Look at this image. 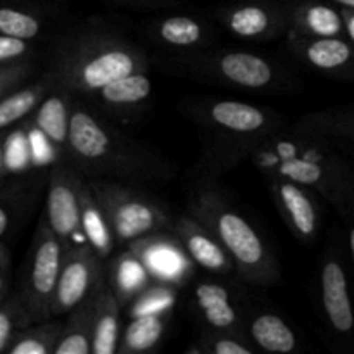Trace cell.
I'll use <instances>...</instances> for the list:
<instances>
[{
  "label": "cell",
  "mask_w": 354,
  "mask_h": 354,
  "mask_svg": "<svg viewBox=\"0 0 354 354\" xmlns=\"http://www.w3.org/2000/svg\"><path fill=\"white\" fill-rule=\"evenodd\" d=\"M152 80L149 71L131 73L113 80L93 95L85 99L88 104H95L93 109L106 113L120 120H133L135 116L147 109L152 99Z\"/></svg>",
  "instance_id": "2e32d148"
},
{
  "label": "cell",
  "mask_w": 354,
  "mask_h": 354,
  "mask_svg": "<svg viewBox=\"0 0 354 354\" xmlns=\"http://www.w3.org/2000/svg\"><path fill=\"white\" fill-rule=\"evenodd\" d=\"M106 279L121 308L127 306L135 296L142 292L152 279L145 272L144 265L128 248L106 261Z\"/></svg>",
  "instance_id": "d4e9b609"
},
{
  "label": "cell",
  "mask_w": 354,
  "mask_h": 354,
  "mask_svg": "<svg viewBox=\"0 0 354 354\" xmlns=\"http://www.w3.org/2000/svg\"><path fill=\"white\" fill-rule=\"evenodd\" d=\"M113 2L123 3V6L130 7H165V6H173L178 0H113Z\"/></svg>",
  "instance_id": "f35d334b"
},
{
  "label": "cell",
  "mask_w": 354,
  "mask_h": 354,
  "mask_svg": "<svg viewBox=\"0 0 354 354\" xmlns=\"http://www.w3.org/2000/svg\"><path fill=\"white\" fill-rule=\"evenodd\" d=\"M82 232L86 244L106 263L113 256L116 242L106 214L93 197L90 187L86 185V180L82 190Z\"/></svg>",
  "instance_id": "4316f807"
},
{
  "label": "cell",
  "mask_w": 354,
  "mask_h": 354,
  "mask_svg": "<svg viewBox=\"0 0 354 354\" xmlns=\"http://www.w3.org/2000/svg\"><path fill=\"white\" fill-rule=\"evenodd\" d=\"M64 156L85 178L144 185L166 182L175 169L158 152L118 130L85 99L75 97Z\"/></svg>",
  "instance_id": "6da1fadb"
},
{
  "label": "cell",
  "mask_w": 354,
  "mask_h": 354,
  "mask_svg": "<svg viewBox=\"0 0 354 354\" xmlns=\"http://www.w3.org/2000/svg\"><path fill=\"white\" fill-rule=\"evenodd\" d=\"M75 93L55 83L31 114V127L48 142L57 156H64Z\"/></svg>",
  "instance_id": "d6986e66"
},
{
  "label": "cell",
  "mask_w": 354,
  "mask_h": 354,
  "mask_svg": "<svg viewBox=\"0 0 354 354\" xmlns=\"http://www.w3.org/2000/svg\"><path fill=\"white\" fill-rule=\"evenodd\" d=\"M173 313H152L131 317V322L123 328L118 353L140 354L149 353L159 346L168 330Z\"/></svg>",
  "instance_id": "484cf974"
},
{
  "label": "cell",
  "mask_w": 354,
  "mask_h": 354,
  "mask_svg": "<svg viewBox=\"0 0 354 354\" xmlns=\"http://www.w3.org/2000/svg\"><path fill=\"white\" fill-rule=\"evenodd\" d=\"M3 137L0 135V178H2L3 171H6V152H3Z\"/></svg>",
  "instance_id": "60d3db41"
},
{
  "label": "cell",
  "mask_w": 354,
  "mask_h": 354,
  "mask_svg": "<svg viewBox=\"0 0 354 354\" xmlns=\"http://www.w3.org/2000/svg\"><path fill=\"white\" fill-rule=\"evenodd\" d=\"M332 2L337 7H341V9L354 10V0H332Z\"/></svg>",
  "instance_id": "b9f144b4"
},
{
  "label": "cell",
  "mask_w": 354,
  "mask_h": 354,
  "mask_svg": "<svg viewBox=\"0 0 354 354\" xmlns=\"http://www.w3.org/2000/svg\"><path fill=\"white\" fill-rule=\"evenodd\" d=\"M55 83L57 82L54 76L47 69H44L40 75L28 80L26 83L7 93L0 100V131L31 116L33 111L40 106L44 97L54 88Z\"/></svg>",
  "instance_id": "cb8c5ba5"
},
{
  "label": "cell",
  "mask_w": 354,
  "mask_h": 354,
  "mask_svg": "<svg viewBox=\"0 0 354 354\" xmlns=\"http://www.w3.org/2000/svg\"><path fill=\"white\" fill-rule=\"evenodd\" d=\"M341 9V7H339ZM342 21H344V33L349 40L354 41V10L341 9Z\"/></svg>",
  "instance_id": "ab89813d"
},
{
  "label": "cell",
  "mask_w": 354,
  "mask_h": 354,
  "mask_svg": "<svg viewBox=\"0 0 354 354\" xmlns=\"http://www.w3.org/2000/svg\"><path fill=\"white\" fill-rule=\"evenodd\" d=\"M156 282L182 289L196 275V265L171 232H156L127 245Z\"/></svg>",
  "instance_id": "7c38bea8"
},
{
  "label": "cell",
  "mask_w": 354,
  "mask_h": 354,
  "mask_svg": "<svg viewBox=\"0 0 354 354\" xmlns=\"http://www.w3.org/2000/svg\"><path fill=\"white\" fill-rule=\"evenodd\" d=\"M35 76H37V64L33 59L0 66V100Z\"/></svg>",
  "instance_id": "e575fe53"
},
{
  "label": "cell",
  "mask_w": 354,
  "mask_h": 354,
  "mask_svg": "<svg viewBox=\"0 0 354 354\" xmlns=\"http://www.w3.org/2000/svg\"><path fill=\"white\" fill-rule=\"evenodd\" d=\"M178 64L194 75L245 92L290 93L299 86L279 61L249 50H203L182 55Z\"/></svg>",
  "instance_id": "8992f818"
},
{
  "label": "cell",
  "mask_w": 354,
  "mask_h": 354,
  "mask_svg": "<svg viewBox=\"0 0 354 354\" xmlns=\"http://www.w3.org/2000/svg\"><path fill=\"white\" fill-rule=\"evenodd\" d=\"M106 275V263L86 242L71 245L62 254L57 286L52 301V318L66 317L88 299Z\"/></svg>",
  "instance_id": "30bf717a"
},
{
  "label": "cell",
  "mask_w": 354,
  "mask_h": 354,
  "mask_svg": "<svg viewBox=\"0 0 354 354\" xmlns=\"http://www.w3.org/2000/svg\"><path fill=\"white\" fill-rule=\"evenodd\" d=\"M30 189L31 183L24 182V185L21 183V185L16 187L12 196L2 197V199H0V239L9 232L16 211H19V207L24 206V204L28 203V199H30V197H28Z\"/></svg>",
  "instance_id": "d590c367"
},
{
  "label": "cell",
  "mask_w": 354,
  "mask_h": 354,
  "mask_svg": "<svg viewBox=\"0 0 354 354\" xmlns=\"http://www.w3.org/2000/svg\"><path fill=\"white\" fill-rule=\"evenodd\" d=\"M189 214L209 228L244 282L258 287H273L280 282L279 259L265 239L216 189L196 190L189 201Z\"/></svg>",
  "instance_id": "5b68a950"
},
{
  "label": "cell",
  "mask_w": 354,
  "mask_h": 354,
  "mask_svg": "<svg viewBox=\"0 0 354 354\" xmlns=\"http://www.w3.org/2000/svg\"><path fill=\"white\" fill-rule=\"evenodd\" d=\"M244 330L258 351L289 354L299 346L292 327L272 311H259L245 318Z\"/></svg>",
  "instance_id": "603a6c76"
},
{
  "label": "cell",
  "mask_w": 354,
  "mask_h": 354,
  "mask_svg": "<svg viewBox=\"0 0 354 354\" xmlns=\"http://www.w3.org/2000/svg\"><path fill=\"white\" fill-rule=\"evenodd\" d=\"M203 137L209 173L221 175L248 161L252 149L286 127L280 113L232 99H199L185 106Z\"/></svg>",
  "instance_id": "277c9868"
},
{
  "label": "cell",
  "mask_w": 354,
  "mask_h": 354,
  "mask_svg": "<svg viewBox=\"0 0 354 354\" xmlns=\"http://www.w3.org/2000/svg\"><path fill=\"white\" fill-rule=\"evenodd\" d=\"M349 249H351V258H353V266H354V225L349 232Z\"/></svg>",
  "instance_id": "7bdbcfd3"
},
{
  "label": "cell",
  "mask_w": 354,
  "mask_h": 354,
  "mask_svg": "<svg viewBox=\"0 0 354 354\" xmlns=\"http://www.w3.org/2000/svg\"><path fill=\"white\" fill-rule=\"evenodd\" d=\"M35 50L37 48H35V45L31 41L7 37V35H0V66L33 59Z\"/></svg>",
  "instance_id": "8d00e7d4"
},
{
  "label": "cell",
  "mask_w": 354,
  "mask_h": 354,
  "mask_svg": "<svg viewBox=\"0 0 354 354\" xmlns=\"http://www.w3.org/2000/svg\"><path fill=\"white\" fill-rule=\"evenodd\" d=\"M93 294L66 315L52 354H92Z\"/></svg>",
  "instance_id": "83f0119b"
},
{
  "label": "cell",
  "mask_w": 354,
  "mask_h": 354,
  "mask_svg": "<svg viewBox=\"0 0 354 354\" xmlns=\"http://www.w3.org/2000/svg\"><path fill=\"white\" fill-rule=\"evenodd\" d=\"M297 127L322 135L332 144H341L354 152V109H327L308 113Z\"/></svg>",
  "instance_id": "f1b7e54d"
},
{
  "label": "cell",
  "mask_w": 354,
  "mask_h": 354,
  "mask_svg": "<svg viewBox=\"0 0 354 354\" xmlns=\"http://www.w3.org/2000/svg\"><path fill=\"white\" fill-rule=\"evenodd\" d=\"M192 308L209 330L245 335V311L237 294L216 280H203L194 287Z\"/></svg>",
  "instance_id": "9a60e30c"
},
{
  "label": "cell",
  "mask_w": 354,
  "mask_h": 354,
  "mask_svg": "<svg viewBox=\"0 0 354 354\" xmlns=\"http://www.w3.org/2000/svg\"><path fill=\"white\" fill-rule=\"evenodd\" d=\"M62 324L55 320L37 322L28 327L21 328L10 344L7 346L6 353L9 354H52L54 353L57 339L61 335Z\"/></svg>",
  "instance_id": "4dcf8cb0"
},
{
  "label": "cell",
  "mask_w": 354,
  "mask_h": 354,
  "mask_svg": "<svg viewBox=\"0 0 354 354\" xmlns=\"http://www.w3.org/2000/svg\"><path fill=\"white\" fill-rule=\"evenodd\" d=\"M62 254L64 248L61 241L55 237L41 214L24 263L21 289L17 292L35 324L52 318V301L57 286Z\"/></svg>",
  "instance_id": "ba28073f"
},
{
  "label": "cell",
  "mask_w": 354,
  "mask_h": 354,
  "mask_svg": "<svg viewBox=\"0 0 354 354\" xmlns=\"http://www.w3.org/2000/svg\"><path fill=\"white\" fill-rule=\"evenodd\" d=\"M216 17L235 38L258 44L286 38L289 31L286 2L275 0H242L221 7Z\"/></svg>",
  "instance_id": "8fae6325"
},
{
  "label": "cell",
  "mask_w": 354,
  "mask_h": 354,
  "mask_svg": "<svg viewBox=\"0 0 354 354\" xmlns=\"http://www.w3.org/2000/svg\"><path fill=\"white\" fill-rule=\"evenodd\" d=\"M9 272H10V261H9V252L3 244H0V299L3 297L9 283Z\"/></svg>",
  "instance_id": "74e56055"
},
{
  "label": "cell",
  "mask_w": 354,
  "mask_h": 354,
  "mask_svg": "<svg viewBox=\"0 0 354 354\" xmlns=\"http://www.w3.org/2000/svg\"><path fill=\"white\" fill-rule=\"evenodd\" d=\"M85 176L71 165H59L48 173L44 216L62 248L85 242L82 232V190Z\"/></svg>",
  "instance_id": "9c48e42d"
},
{
  "label": "cell",
  "mask_w": 354,
  "mask_h": 354,
  "mask_svg": "<svg viewBox=\"0 0 354 354\" xmlns=\"http://www.w3.org/2000/svg\"><path fill=\"white\" fill-rule=\"evenodd\" d=\"M187 351L197 354H254L258 349L249 341L248 335L206 328L196 344L190 346Z\"/></svg>",
  "instance_id": "d6a6232c"
},
{
  "label": "cell",
  "mask_w": 354,
  "mask_h": 354,
  "mask_svg": "<svg viewBox=\"0 0 354 354\" xmlns=\"http://www.w3.org/2000/svg\"><path fill=\"white\" fill-rule=\"evenodd\" d=\"M30 324H35V322L28 315L19 294L0 301V353H6L14 335Z\"/></svg>",
  "instance_id": "836d02e7"
},
{
  "label": "cell",
  "mask_w": 354,
  "mask_h": 354,
  "mask_svg": "<svg viewBox=\"0 0 354 354\" xmlns=\"http://www.w3.org/2000/svg\"><path fill=\"white\" fill-rule=\"evenodd\" d=\"M248 161L265 180L283 178L317 192L341 213L354 207V175L334 144L294 124L259 142Z\"/></svg>",
  "instance_id": "7a4b0ae2"
},
{
  "label": "cell",
  "mask_w": 354,
  "mask_h": 354,
  "mask_svg": "<svg viewBox=\"0 0 354 354\" xmlns=\"http://www.w3.org/2000/svg\"><path fill=\"white\" fill-rule=\"evenodd\" d=\"M178 301V289L152 280L138 296L127 304L130 317L152 313H173Z\"/></svg>",
  "instance_id": "1f68e13d"
},
{
  "label": "cell",
  "mask_w": 354,
  "mask_h": 354,
  "mask_svg": "<svg viewBox=\"0 0 354 354\" xmlns=\"http://www.w3.org/2000/svg\"><path fill=\"white\" fill-rule=\"evenodd\" d=\"M289 31L303 37H346L344 21L339 7L318 0L286 2Z\"/></svg>",
  "instance_id": "44dd1931"
},
{
  "label": "cell",
  "mask_w": 354,
  "mask_h": 354,
  "mask_svg": "<svg viewBox=\"0 0 354 354\" xmlns=\"http://www.w3.org/2000/svg\"><path fill=\"white\" fill-rule=\"evenodd\" d=\"M45 69L59 85L88 99L113 80L149 71L151 61L144 48L107 28L78 26L50 41Z\"/></svg>",
  "instance_id": "3957f363"
},
{
  "label": "cell",
  "mask_w": 354,
  "mask_h": 354,
  "mask_svg": "<svg viewBox=\"0 0 354 354\" xmlns=\"http://www.w3.org/2000/svg\"><path fill=\"white\" fill-rule=\"evenodd\" d=\"M93 197L102 207L116 245L127 248L131 241L156 232H169L173 216L154 197L130 183L85 178Z\"/></svg>",
  "instance_id": "52a82bcc"
},
{
  "label": "cell",
  "mask_w": 354,
  "mask_h": 354,
  "mask_svg": "<svg viewBox=\"0 0 354 354\" xmlns=\"http://www.w3.org/2000/svg\"><path fill=\"white\" fill-rule=\"evenodd\" d=\"M322 304L328 324L337 334H349L354 328V310L349 296L344 266L335 258H327L320 272Z\"/></svg>",
  "instance_id": "ffe728a7"
},
{
  "label": "cell",
  "mask_w": 354,
  "mask_h": 354,
  "mask_svg": "<svg viewBox=\"0 0 354 354\" xmlns=\"http://www.w3.org/2000/svg\"><path fill=\"white\" fill-rule=\"evenodd\" d=\"M47 24V16L33 7L14 3L0 6V35L33 41L44 35Z\"/></svg>",
  "instance_id": "f546056e"
},
{
  "label": "cell",
  "mask_w": 354,
  "mask_h": 354,
  "mask_svg": "<svg viewBox=\"0 0 354 354\" xmlns=\"http://www.w3.org/2000/svg\"><path fill=\"white\" fill-rule=\"evenodd\" d=\"M290 54L303 66L337 80H354V41L348 37L286 35Z\"/></svg>",
  "instance_id": "4fadbf2b"
},
{
  "label": "cell",
  "mask_w": 354,
  "mask_h": 354,
  "mask_svg": "<svg viewBox=\"0 0 354 354\" xmlns=\"http://www.w3.org/2000/svg\"><path fill=\"white\" fill-rule=\"evenodd\" d=\"M265 182L273 204L290 234L297 241H313L320 228V211L311 190L283 178H268Z\"/></svg>",
  "instance_id": "5bb4252c"
},
{
  "label": "cell",
  "mask_w": 354,
  "mask_h": 354,
  "mask_svg": "<svg viewBox=\"0 0 354 354\" xmlns=\"http://www.w3.org/2000/svg\"><path fill=\"white\" fill-rule=\"evenodd\" d=\"M92 354H116L120 348L121 304L107 283L106 275L93 292Z\"/></svg>",
  "instance_id": "7402d4cb"
},
{
  "label": "cell",
  "mask_w": 354,
  "mask_h": 354,
  "mask_svg": "<svg viewBox=\"0 0 354 354\" xmlns=\"http://www.w3.org/2000/svg\"><path fill=\"white\" fill-rule=\"evenodd\" d=\"M169 232L178 239L196 266L214 275H230L235 272L234 263L223 245L211 234L209 228L204 227L192 214L173 218Z\"/></svg>",
  "instance_id": "ac0fdd59"
},
{
  "label": "cell",
  "mask_w": 354,
  "mask_h": 354,
  "mask_svg": "<svg viewBox=\"0 0 354 354\" xmlns=\"http://www.w3.org/2000/svg\"><path fill=\"white\" fill-rule=\"evenodd\" d=\"M147 33L156 45L183 55L206 50L216 40L214 28L207 21L189 14L158 17L151 21Z\"/></svg>",
  "instance_id": "e0dca14e"
}]
</instances>
